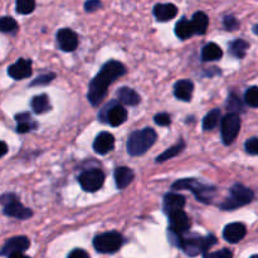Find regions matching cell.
<instances>
[{"label":"cell","instance_id":"5b68a950","mask_svg":"<svg viewBox=\"0 0 258 258\" xmlns=\"http://www.w3.org/2000/svg\"><path fill=\"white\" fill-rule=\"evenodd\" d=\"M253 199V190L237 183L231 188V194H229L228 198L221 204V209H223V211H234V209L249 204Z\"/></svg>","mask_w":258,"mask_h":258},{"label":"cell","instance_id":"ac0fdd59","mask_svg":"<svg viewBox=\"0 0 258 258\" xmlns=\"http://www.w3.org/2000/svg\"><path fill=\"white\" fill-rule=\"evenodd\" d=\"M176 14H178V8L170 3L156 4L154 7V15L159 22H169V20L174 19Z\"/></svg>","mask_w":258,"mask_h":258},{"label":"cell","instance_id":"603a6c76","mask_svg":"<svg viewBox=\"0 0 258 258\" xmlns=\"http://www.w3.org/2000/svg\"><path fill=\"white\" fill-rule=\"evenodd\" d=\"M118 100L127 106H136L140 102V96L130 87H121L117 92Z\"/></svg>","mask_w":258,"mask_h":258},{"label":"cell","instance_id":"f1b7e54d","mask_svg":"<svg viewBox=\"0 0 258 258\" xmlns=\"http://www.w3.org/2000/svg\"><path fill=\"white\" fill-rule=\"evenodd\" d=\"M35 0H17L15 2V10L18 14L28 15L34 12Z\"/></svg>","mask_w":258,"mask_h":258},{"label":"cell","instance_id":"277c9868","mask_svg":"<svg viewBox=\"0 0 258 258\" xmlns=\"http://www.w3.org/2000/svg\"><path fill=\"white\" fill-rule=\"evenodd\" d=\"M171 188L174 190H190L197 197V199L203 203H211L216 194L214 186L204 185V184L197 181L196 179H180V180H176L171 185Z\"/></svg>","mask_w":258,"mask_h":258},{"label":"cell","instance_id":"60d3db41","mask_svg":"<svg viewBox=\"0 0 258 258\" xmlns=\"http://www.w3.org/2000/svg\"><path fill=\"white\" fill-rule=\"evenodd\" d=\"M15 120H17V122H25V121H30L32 118H30L29 113L23 112V113H19V115L15 116Z\"/></svg>","mask_w":258,"mask_h":258},{"label":"cell","instance_id":"83f0119b","mask_svg":"<svg viewBox=\"0 0 258 258\" xmlns=\"http://www.w3.org/2000/svg\"><path fill=\"white\" fill-rule=\"evenodd\" d=\"M184 148H185V144L181 141V143H179V144H176V145L171 146V148L166 149V150L164 151L161 155H159L158 158H156V161H158V163H164V161L169 160V159L174 158V156H176L178 154H180L181 151L184 150Z\"/></svg>","mask_w":258,"mask_h":258},{"label":"cell","instance_id":"3957f363","mask_svg":"<svg viewBox=\"0 0 258 258\" xmlns=\"http://www.w3.org/2000/svg\"><path fill=\"white\" fill-rule=\"evenodd\" d=\"M158 134L154 128L146 127L143 130L134 131L127 140V151L131 156H139L145 154L155 144Z\"/></svg>","mask_w":258,"mask_h":258},{"label":"cell","instance_id":"4316f807","mask_svg":"<svg viewBox=\"0 0 258 258\" xmlns=\"http://www.w3.org/2000/svg\"><path fill=\"white\" fill-rule=\"evenodd\" d=\"M219 120H221V110L214 108L211 112L207 113L206 117L203 118V128L206 131L213 130V128L217 127V125L219 123Z\"/></svg>","mask_w":258,"mask_h":258},{"label":"cell","instance_id":"f546056e","mask_svg":"<svg viewBox=\"0 0 258 258\" xmlns=\"http://www.w3.org/2000/svg\"><path fill=\"white\" fill-rule=\"evenodd\" d=\"M227 107L228 110L231 111L232 113H238V112H243L244 107H243V102L242 100H239L238 96L236 93H231L228 97V102H227Z\"/></svg>","mask_w":258,"mask_h":258},{"label":"cell","instance_id":"52a82bcc","mask_svg":"<svg viewBox=\"0 0 258 258\" xmlns=\"http://www.w3.org/2000/svg\"><path fill=\"white\" fill-rule=\"evenodd\" d=\"M123 238L117 232H107L98 234L93 239V247L100 253H115L121 248Z\"/></svg>","mask_w":258,"mask_h":258},{"label":"cell","instance_id":"44dd1931","mask_svg":"<svg viewBox=\"0 0 258 258\" xmlns=\"http://www.w3.org/2000/svg\"><path fill=\"white\" fill-rule=\"evenodd\" d=\"M190 23L193 25L194 33L199 35H203L207 32V28H208L209 18L204 12H197L194 13Z\"/></svg>","mask_w":258,"mask_h":258},{"label":"cell","instance_id":"7c38bea8","mask_svg":"<svg viewBox=\"0 0 258 258\" xmlns=\"http://www.w3.org/2000/svg\"><path fill=\"white\" fill-rule=\"evenodd\" d=\"M57 43L63 52H73L78 47V35L72 29L63 28L58 30Z\"/></svg>","mask_w":258,"mask_h":258},{"label":"cell","instance_id":"d4e9b609","mask_svg":"<svg viewBox=\"0 0 258 258\" xmlns=\"http://www.w3.org/2000/svg\"><path fill=\"white\" fill-rule=\"evenodd\" d=\"M30 106H32L33 111L35 113H44L50 108L49 98H48L47 95L35 96V97H33Z\"/></svg>","mask_w":258,"mask_h":258},{"label":"cell","instance_id":"ab89813d","mask_svg":"<svg viewBox=\"0 0 258 258\" xmlns=\"http://www.w3.org/2000/svg\"><path fill=\"white\" fill-rule=\"evenodd\" d=\"M68 258H90V256H88V253L85 249L77 248L73 249V251L68 254Z\"/></svg>","mask_w":258,"mask_h":258},{"label":"cell","instance_id":"ee69618b","mask_svg":"<svg viewBox=\"0 0 258 258\" xmlns=\"http://www.w3.org/2000/svg\"><path fill=\"white\" fill-rule=\"evenodd\" d=\"M252 30H253V33H254V34L258 35V24L253 25V28H252Z\"/></svg>","mask_w":258,"mask_h":258},{"label":"cell","instance_id":"7402d4cb","mask_svg":"<svg viewBox=\"0 0 258 258\" xmlns=\"http://www.w3.org/2000/svg\"><path fill=\"white\" fill-rule=\"evenodd\" d=\"M222 55H223V50L216 43H208L207 45H204V48L202 49V59L204 62H212V60H218L221 59Z\"/></svg>","mask_w":258,"mask_h":258},{"label":"cell","instance_id":"d590c367","mask_svg":"<svg viewBox=\"0 0 258 258\" xmlns=\"http://www.w3.org/2000/svg\"><path fill=\"white\" fill-rule=\"evenodd\" d=\"M54 73H45V75H42L39 76V77L35 78L34 81H33L32 83H30V86H40V85H47V83L52 82L53 78H54Z\"/></svg>","mask_w":258,"mask_h":258},{"label":"cell","instance_id":"4fadbf2b","mask_svg":"<svg viewBox=\"0 0 258 258\" xmlns=\"http://www.w3.org/2000/svg\"><path fill=\"white\" fill-rule=\"evenodd\" d=\"M8 75L13 78V80H24L32 76V62L29 59H24L20 58L18 59L14 64L10 66L8 68Z\"/></svg>","mask_w":258,"mask_h":258},{"label":"cell","instance_id":"7a4b0ae2","mask_svg":"<svg viewBox=\"0 0 258 258\" xmlns=\"http://www.w3.org/2000/svg\"><path fill=\"white\" fill-rule=\"evenodd\" d=\"M217 243V238L213 234L207 237H202L199 234H183L179 237L178 244L184 251V253L189 257H196L201 253H207L214 244Z\"/></svg>","mask_w":258,"mask_h":258},{"label":"cell","instance_id":"e575fe53","mask_svg":"<svg viewBox=\"0 0 258 258\" xmlns=\"http://www.w3.org/2000/svg\"><path fill=\"white\" fill-rule=\"evenodd\" d=\"M223 25L227 30H236L238 29L239 22L233 17V15H227L223 19Z\"/></svg>","mask_w":258,"mask_h":258},{"label":"cell","instance_id":"8fae6325","mask_svg":"<svg viewBox=\"0 0 258 258\" xmlns=\"http://www.w3.org/2000/svg\"><path fill=\"white\" fill-rule=\"evenodd\" d=\"M30 246V241L24 236H18L13 237V238L8 239L5 244L3 246L2 251H0V256H8L13 253H23L27 251Z\"/></svg>","mask_w":258,"mask_h":258},{"label":"cell","instance_id":"484cf974","mask_svg":"<svg viewBox=\"0 0 258 258\" xmlns=\"http://www.w3.org/2000/svg\"><path fill=\"white\" fill-rule=\"evenodd\" d=\"M249 48L248 42L243 39H236L229 44V53L236 58H243L246 55L247 49Z\"/></svg>","mask_w":258,"mask_h":258},{"label":"cell","instance_id":"8d00e7d4","mask_svg":"<svg viewBox=\"0 0 258 258\" xmlns=\"http://www.w3.org/2000/svg\"><path fill=\"white\" fill-rule=\"evenodd\" d=\"M34 127H37V123H33L32 120H30V121H25V122H18L17 131L19 134H25V133H29V131L33 130Z\"/></svg>","mask_w":258,"mask_h":258},{"label":"cell","instance_id":"8992f818","mask_svg":"<svg viewBox=\"0 0 258 258\" xmlns=\"http://www.w3.org/2000/svg\"><path fill=\"white\" fill-rule=\"evenodd\" d=\"M0 204L4 207L5 216L12 217V218L24 221V219L30 218L33 216L32 211L29 208H25L19 202L18 197L13 193H5L0 196Z\"/></svg>","mask_w":258,"mask_h":258},{"label":"cell","instance_id":"1f68e13d","mask_svg":"<svg viewBox=\"0 0 258 258\" xmlns=\"http://www.w3.org/2000/svg\"><path fill=\"white\" fill-rule=\"evenodd\" d=\"M244 102L249 106V107L258 108V87L253 86L249 87L244 93Z\"/></svg>","mask_w":258,"mask_h":258},{"label":"cell","instance_id":"9c48e42d","mask_svg":"<svg viewBox=\"0 0 258 258\" xmlns=\"http://www.w3.org/2000/svg\"><path fill=\"white\" fill-rule=\"evenodd\" d=\"M81 188L88 193L98 190L105 183V174L98 169H91V170L83 171L78 178Z\"/></svg>","mask_w":258,"mask_h":258},{"label":"cell","instance_id":"f6af8a7d","mask_svg":"<svg viewBox=\"0 0 258 258\" xmlns=\"http://www.w3.org/2000/svg\"><path fill=\"white\" fill-rule=\"evenodd\" d=\"M249 258H258V254H253V256H251Z\"/></svg>","mask_w":258,"mask_h":258},{"label":"cell","instance_id":"e0dca14e","mask_svg":"<svg viewBox=\"0 0 258 258\" xmlns=\"http://www.w3.org/2000/svg\"><path fill=\"white\" fill-rule=\"evenodd\" d=\"M185 207V198L180 194L169 193L164 198V211L168 216L175 213V212L183 211Z\"/></svg>","mask_w":258,"mask_h":258},{"label":"cell","instance_id":"b9f144b4","mask_svg":"<svg viewBox=\"0 0 258 258\" xmlns=\"http://www.w3.org/2000/svg\"><path fill=\"white\" fill-rule=\"evenodd\" d=\"M7 153H8V145L4 143V141H0V158H3Z\"/></svg>","mask_w":258,"mask_h":258},{"label":"cell","instance_id":"74e56055","mask_svg":"<svg viewBox=\"0 0 258 258\" xmlns=\"http://www.w3.org/2000/svg\"><path fill=\"white\" fill-rule=\"evenodd\" d=\"M101 7H102V4H101L100 0H87V2L85 3V10L87 13L96 12V10L100 9Z\"/></svg>","mask_w":258,"mask_h":258},{"label":"cell","instance_id":"6da1fadb","mask_svg":"<svg viewBox=\"0 0 258 258\" xmlns=\"http://www.w3.org/2000/svg\"><path fill=\"white\" fill-rule=\"evenodd\" d=\"M126 73V67L117 60H110L101 68L100 73L91 81L88 88V101L97 106L105 98L108 86Z\"/></svg>","mask_w":258,"mask_h":258},{"label":"cell","instance_id":"ba28073f","mask_svg":"<svg viewBox=\"0 0 258 258\" xmlns=\"http://www.w3.org/2000/svg\"><path fill=\"white\" fill-rule=\"evenodd\" d=\"M239 130H241V117L238 113L229 112L222 120L221 123V133L222 140L224 145H231L238 136Z\"/></svg>","mask_w":258,"mask_h":258},{"label":"cell","instance_id":"ffe728a7","mask_svg":"<svg viewBox=\"0 0 258 258\" xmlns=\"http://www.w3.org/2000/svg\"><path fill=\"white\" fill-rule=\"evenodd\" d=\"M134 171L130 168H126V166H121L115 170V181L116 185L118 189H125L126 186H128L131 184V181L134 180Z\"/></svg>","mask_w":258,"mask_h":258},{"label":"cell","instance_id":"f35d334b","mask_svg":"<svg viewBox=\"0 0 258 258\" xmlns=\"http://www.w3.org/2000/svg\"><path fill=\"white\" fill-rule=\"evenodd\" d=\"M155 122L158 123L159 126L170 125V122H171L170 116H169L168 113H159V115L155 116Z\"/></svg>","mask_w":258,"mask_h":258},{"label":"cell","instance_id":"5bb4252c","mask_svg":"<svg viewBox=\"0 0 258 258\" xmlns=\"http://www.w3.org/2000/svg\"><path fill=\"white\" fill-rule=\"evenodd\" d=\"M246 226L243 223H239V222L227 224L223 229V238L228 243H238V242H241L246 237Z\"/></svg>","mask_w":258,"mask_h":258},{"label":"cell","instance_id":"d6986e66","mask_svg":"<svg viewBox=\"0 0 258 258\" xmlns=\"http://www.w3.org/2000/svg\"><path fill=\"white\" fill-rule=\"evenodd\" d=\"M193 91L194 85L189 80H181L174 86V95L181 101H190L191 96H193Z\"/></svg>","mask_w":258,"mask_h":258},{"label":"cell","instance_id":"d6a6232c","mask_svg":"<svg viewBox=\"0 0 258 258\" xmlns=\"http://www.w3.org/2000/svg\"><path fill=\"white\" fill-rule=\"evenodd\" d=\"M204 258H233V252L228 248H223L217 252H207L203 254Z\"/></svg>","mask_w":258,"mask_h":258},{"label":"cell","instance_id":"9a60e30c","mask_svg":"<svg viewBox=\"0 0 258 258\" xmlns=\"http://www.w3.org/2000/svg\"><path fill=\"white\" fill-rule=\"evenodd\" d=\"M106 110V120L110 123L111 126L116 127V126H120L127 120V111L123 106L118 105V103H112V105Z\"/></svg>","mask_w":258,"mask_h":258},{"label":"cell","instance_id":"cb8c5ba5","mask_svg":"<svg viewBox=\"0 0 258 258\" xmlns=\"http://www.w3.org/2000/svg\"><path fill=\"white\" fill-rule=\"evenodd\" d=\"M175 34L180 39H189L190 37H193L196 33H194L190 20H188L186 18H181L175 25Z\"/></svg>","mask_w":258,"mask_h":258},{"label":"cell","instance_id":"2e32d148","mask_svg":"<svg viewBox=\"0 0 258 258\" xmlns=\"http://www.w3.org/2000/svg\"><path fill=\"white\" fill-rule=\"evenodd\" d=\"M115 146V138L110 133L98 134L97 138L93 141V150L100 155H106L110 153Z\"/></svg>","mask_w":258,"mask_h":258},{"label":"cell","instance_id":"7bdbcfd3","mask_svg":"<svg viewBox=\"0 0 258 258\" xmlns=\"http://www.w3.org/2000/svg\"><path fill=\"white\" fill-rule=\"evenodd\" d=\"M9 258H30V257H28V256H25L24 253H13V254H10L9 256Z\"/></svg>","mask_w":258,"mask_h":258},{"label":"cell","instance_id":"4dcf8cb0","mask_svg":"<svg viewBox=\"0 0 258 258\" xmlns=\"http://www.w3.org/2000/svg\"><path fill=\"white\" fill-rule=\"evenodd\" d=\"M18 30V23L12 17L0 18V32L15 33Z\"/></svg>","mask_w":258,"mask_h":258},{"label":"cell","instance_id":"836d02e7","mask_svg":"<svg viewBox=\"0 0 258 258\" xmlns=\"http://www.w3.org/2000/svg\"><path fill=\"white\" fill-rule=\"evenodd\" d=\"M244 150L249 155H258V138H251L244 144Z\"/></svg>","mask_w":258,"mask_h":258},{"label":"cell","instance_id":"30bf717a","mask_svg":"<svg viewBox=\"0 0 258 258\" xmlns=\"http://www.w3.org/2000/svg\"><path fill=\"white\" fill-rule=\"evenodd\" d=\"M169 219H170L169 231H170L171 234H175V236L180 237L190 229V219L186 216L185 212H175V213L169 216Z\"/></svg>","mask_w":258,"mask_h":258}]
</instances>
